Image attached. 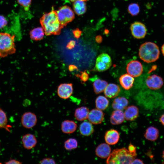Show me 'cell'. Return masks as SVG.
Returning <instances> with one entry per match:
<instances>
[{
	"mask_svg": "<svg viewBox=\"0 0 164 164\" xmlns=\"http://www.w3.org/2000/svg\"><path fill=\"white\" fill-rule=\"evenodd\" d=\"M128 11L132 16H136L139 12L140 8L137 3H132L129 4L128 7Z\"/></svg>",
	"mask_w": 164,
	"mask_h": 164,
	"instance_id": "obj_31",
	"label": "cell"
},
{
	"mask_svg": "<svg viewBox=\"0 0 164 164\" xmlns=\"http://www.w3.org/2000/svg\"><path fill=\"white\" fill-rule=\"evenodd\" d=\"M131 164H144V163L141 159H135Z\"/></svg>",
	"mask_w": 164,
	"mask_h": 164,
	"instance_id": "obj_40",
	"label": "cell"
},
{
	"mask_svg": "<svg viewBox=\"0 0 164 164\" xmlns=\"http://www.w3.org/2000/svg\"><path fill=\"white\" fill-rule=\"evenodd\" d=\"M78 145V142L74 138H69L64 142V147L67 151H71L75 149L77 147Z\"/></svg>",
	"mask_w": 164,
	"mask_h": 164,
	"instance_id": "obj_30",
	"label": "cell"
},
{
	"mask_svg": "<svg viewBox=\"0 0 164 164\" xmlns=\"http://www.w3.org/2000/svg\"><path fill=\"white\" fill-rule=\"evenodd\" d=\"M120 135L118 132L114 129H111L107 131L104 135L106 143L109 145H114L119 140Z\"/></svg>",
	"mask_w": 164,
	"mask_h": 164,
	"instance_id": "obj_14",
	"label": "cell"
},
{
	"mask_svg": "<svg viewBox=\"0 0 164 164\" xmlns=\"http://www.w3.org/2000/svg\"><path fill=\"white\" fill-rule=\"evenodd\" d=\"M96 41L98 43L101 42L102 41V39L101 37H97L96 38Z\"/></svg>",
	"mask_w": 164,
	"mask_h": 164,
	"instance_id": "obj_43",
	"label": "cell"
},
{
	"mask_svg": "<svg viewBox=\"0 0 164 164\" xmlns=\"http://www.w3.org/2000/svg\"><path fill=\"white\" fill-rule=\"evenodd\" d=\"M128 103V101L125 98L119 97L114 99L112 104V107L115 110L122 111L126 108Z\"/></svg>",
	"mask_w": 164,
	"mask_h": 164,
	"instance_id": "obj_24",
	"label": "cell"
},
{
	"mask_svg": "<svg viewBox=\"0 0 164 164\" xmlns=\"http://www.w3.org/2000/svg\"><path fill=\"white\" fill-rule=\"evenodd\" d=\"M134 79L133 77L128 74L121 75L119 78L120 84L124 89L128 90L133 86Z\"/></svg>",
	"mask_w": 164,
	"mask_h": 164,
	"instance_id": "obj_19",
	"label": "cell"
},
{
	"mask_svg": "<svg viewBox=\"0 0 164 164\" xmlns=\"http://www.w3.org/2000/svg\"><path fill=\"white\" fill-rule=\"evenodd\" d=\"M161 51L162 54L164 56V44L162 45V46Z\"/></svg>",
	"mask_w": 164,
	"mask_h": 164,
	"instance_id": "obj_44",
	"label": "cell"
},
{
	"mask_svg": "<svg viewBox=\"0 0 164 164\" xmlns=\"http://www.w3.org/2000/svg\"><path fill=\"white\" fill-rule=\"evenodd\" d=\"M126 70L128 73L134 77L140 76L143 71V67L141 63L136 60H133L128 64Z\"/></svg>",
	"mask_w": 164,
	"mask_h": 164,
	"instance_id": "obj_8",
	"label": "cell"
},
{
	"mask_svg": "<svg viewBox=\"0 0 164 164\" xmlns=\"http://www.w3.org/2000/svg\"><path fill=\"white\" fill-rule=\"evenodd\" d=\"M7 23L8 21L3 16L0 15V29L4 27Z\"/></svg>",
	"mask_w": 164,
	"mask_h": 164,
	"instance_id": "obj_35",
	"label": "cell"
},
{
	"mask_svg": "<svg viewBox=\"0 0 164 164\" xmlns=\"http://www.w3.org/2000/svg\"><path fill=\"white\" fill-rule=\"evenodd\" d=\"M111 64V59L110 56L106 53H102L96 59L95 69L99 72L104 71L108 69Z\"/></svg>",
	"mask_w": 164,
	"mask_h": 164,
	"instance_id": "obj_6",
	"label": "cell"
},
{
	"mask_svg": "<svg viewBox=\"0 0 164 164\" xmlns=\"http://www.w3.org/2000/svg\"><path fill=\"white\" fill-rule=\"evenodd\" d=\"M44 32L42 27H37L32 29L29 32L31 39L34 41L42 40L43 38Z\"/></svg>",
	"mask_w": 164,
	"mask_h": 164,
	"instance_id": "obj_26",
	"label": "cell"
},
{
	"mask_svg": "<svg viewBox=\"0 0 164 164\" xmlns=\"http://www.w3.org/2000/svg\"><path fill=\"white\" fill-rule=\"evenodd\" d=\"M70 0V1H72V2H74L75 1H76V0ZM82 0V1H88L89 0Z\"/></svg>",
	"mask_w": 164,
	"mask_h": 164,
	"instance_id": "obj_45",
	"label": "cell"
},
{
	"mask_svg": "<svg viewBox=\"0 0 164 164\" xmlns=\"http://www.w3.org/2000/svg\"><path fill=\"white\" fill-rule=\"evenodd\" d=\"M18 2L22 6L25 11L29 10L32 0H17Z\"/></svg>",
	"mask_w": 164,
	"mask_h": 164,
	"instance_id": "obj_32",
	"label": "cell"
},
{
	"mask_svg": "<svg viewBox=\"0 0 164 164\" xmlns=\"http://www.w3.org/2000/svg\"><path fill=\"white\" fill-rule=\"evenodd\" d=\"M124 112L121 110H115L112 112L110 117V122L113 125L122 123L125 120Z\"/></svg>",
	"mask_w": 164,
	"mask_h": 164,
	"instance_id": "obj_22",
	"label": "cell"
},
{
	"mask_svg": "<svg viewBox=\"0 0 164 164\" xmlns=\"http://www.w3.org/2000/svg\"><path fill=\"white\" fill-rule=\"evenodd\" d=\"M39 164H55V161L53 159L50 158H45L41 160Z\"/></svg>",
	"mask_w": 164,
	"mask_h": 164,
	"instance_id": "obj_34",
	"label": "cell"
},
{
	"mask_svg": "<svg viewBox=\"0 0 164 164\" xmlns=\"http://www.w3.org/2000/svg\"><path fill=\"white\" fill-rule=\"evenodd\" d=\"M77 127V124L74 121L69 120L63 121L61 125V128L62 132L67 134L74 132L76 131Z\"/></svg>",
	"mask_w": 164,
	"mask_h": 164,
	"instance_id": "obj_16",
	"label": "cell"
},
{
	"mask_svg": "<svg viewBox=\"0 0 164 164\" xmlns=\"http://www.w3.org/2000/svg\"><path fill=\"white\" fill-rule=\"evenodd\" d=\"M68 69L70 71L72 72L75 70H77V68L75 65L71 64L69 66Z\"/></svg>",
	"mask_w": 164,
	"mask_h": 164,
	"instance_id": "obj_41",
	"label": "cell"
},
{
	"mask_svg": "<svg viewBox=\"0 0 164 164\" xmlns=\"http://www.w3.org/2000/svg\"><path fill=\"white\" fill-rule=\"evenodd\" d=\"M139 111L138 108L135 105H131L126 107L124 114L125 119L127 121H132L138 116Z\"/></svg>",
	"mask_w": 164,
	"mask_h": 164,
	"instance_id": "obj_18",
	"label": "cell"
},
{
	"mask_svg": "<svg viewBox=\"0 0 164 164\" xmlns=\"http://www.w3.org/2000/svg\"><path fill=\"white\" fill-rule=\"evenodd\" d=\"M75 45V42L74 41H71L68 43L66 47L68 49H71L73 48Z\"/></svg>",
	"mask_w": 164,
	"mask_h": 164,
	"instance_id": "obj_38",
	"label": "cell"
},
{
	"mask_svg": "<svg viewBox=\"0 0 164 164\" xmlns=\"http://www.w3.org/2000/svg\"><path fill=\"white\" fill-rule=\"evenodd\" d=\"M120 92L119 86L115 84L111 83L108 84L104 90L106 97L110 98L116 97Z\"/></svg>",
	"mask_w": 164,
	"mask_h": 164,
	"instance_id": "obj_17",
	"label": "cell"
},
{
	"mask_svg": "<svg viewBox=\"0 0 164 164\" xmlns=\"http://www.w3.org/2000/svg\"><path fill=\"white\" fill-rule=\"evenodd\" d=\"M89 112V110L87 107L81 106L76 109L74 116L77 121H84L87 119Z\"/></svg>",
	"mask_w": 164,
	"mask_h": 164,
	"instance_id": "obj_21",
	"label": "cell"
},
{
	"mask_svg": "<svg viewBox=\"0 0 164 164\" xmlns=\"http://www.w3.org/2000/svg\"><path fill=\"white\" fill-rule=\"evenodd\" d=\"M56 12L59 20L63 27L67 26L74 19L73 11L67 5L61 7Z\"/></svg>",
	"mask_w": 164,
	"mask_h": 164,
	"instance_id": "obj_5",
	"label": "cell"
},
{
	"mask_svg": "<svg viewBox=\"0 0 164 164\" xmlns=\"http://www.w3.org/2000/svg\"><path fill=\"white\" fill-rule=\"evenodd\" d=\"M73 33L74 37L78 39L81 36L82 31L78 28H76L73 31Z\"/></svg>",
	"mask_w": 164,
	"mask_h": 164,
	"instance_id": "obj_36",
	"label": "cell"
},
{
	"mask_svg": "<svg viewBox=\"0 0 164 164\" xmlns=\"http://www.w3.org/2000/svg\"><path fill=\"white\" fill-rule=\"evenodd\" d=\"M5 163L6 164H21L22 163V162L15 159H12L10 160Z\"/></svg>",
	"mask_w": 164,
	"mask_h": 164,
	"instance_id": "obj_37",
	"label": "cell"
},
{
	"mask_svg": "<svg viewBox=\"0 0 164 164\" xmlns=\"http://www.w3.org/2000/svg\"><path fill=\"white\" fill-rule=\"evenodd\" d=\"M146 84L150 89L156 90L159 89L163 86L162 78L156 74H153L149 76L146 80Z\"/></svg>",
	"mask_w": 164,
	"mask_h": 164,
	"instance_id": "obj_10",
	"label": "cell"
},
{
	"mask_svg": "<svg viewBox=\"0 0 164 164\" xmlns=\"http://www.w3.org/2000/svg\"><path fill=\"white\" fill-rule=\"evenodd\" d=\"M111 149L109 145L103 143L99 144L95 150L96 155L102 159L107 158L111 153Z\"/></svg>",
	"mask_w": 164,
	"mask_h": 164,
	"instance_id": "obj_15",
	"label": "cell"
},
{
	"mask_svg": "<svg viewBox=\"0 0 164 164\" xmlns=\"http://www.w3.org/2000/svg\"><path fill=\"white\" fill-rule=\"evenodd\" d=\"M108 84V82L104 80L100 79H96L93 84L94 93L96 94L101 93L104 91Z\"/></svg>",
	"mask_w": 164,
	"mask_h": 164,
	"instance_id": "obj_27",
	"label": "cell"
},
{
	"mask_svg": "<svg viewBox=\"0 0 164 164\" xmlns=\"http://www.w3.org/2000/svg\"><path fill=\"white\" fill-rule=\"evenodd\" d=\"M104 116V114L101 110L94 108L89 111L87 118L92 124L97 125L102 122Z\"/></svg>",
	"mask_w": 164,
	"mask_h": 164,
	"instance_id": "obj_12",
	"label": "cell"
},
{
	"mask_svg": "<svg viewBox=\"0 0 164 164\" xmlns=\"http://www.w3.org/2000/svg\"><path fill=\"white\" fill-rule=\"evenodd\" d=\"M162 157L163 158V159L164 160V150L162 152Z\"/></svg>",
	"mask_w": 164,
	"mask_h": 164,
	"instance_id": "obj_46",
	"label": "cell"
},
{
	"mask_svg": "<svg viewBox=\"0 0 164 164\" xmlns=\"http://www.w3.org/2000/svg\"><path fill=\"white\" fill-rule=\"evenodd\" d=\"M136 152H132L125 148L113 150L107 158V164H131L136 156Z\"/></svg>",
	"mask_w": 164,
	"mask_h": 164,
	"instance_id": "obj_2",
	"label": "cell"
},
{
	"mask_svg": "<svg viewBox=\"0 0 164 164\" xmlns=\"http://www.w3.org/2000/svg\"><path fill=\"white\" fill-rule=\"evenodd\" d=\"M159 132L158 129L153 126L149 127L146 130L144 134L145 138L151 141L157 140L159 136Z\"/></svg>",
	"mask_w": 164,
	"mask_h": 164,
	"instance_id": "obj_25",
	"label": "cell"
},
{
	"mask_svg": "<svg viewBox=\"0 0 164 164\" xmlns=\"http://www.w3.org/2000/svg\"><path fill=\"white\" fill-rule=\"evenodd\" d=\"M79 130L82 135L88 136L91 135L94 132V129L92 124L90 121H84L80 125Z\"/></svg>",
	"mask_w": 164,
	"mask_h": 164,
	"instance_id": "obj_20",
	"label": "cell"
},
{
	"mask_svg": "<svg viewBox=\"0 0 164 164\" xmlns=\"http://www.w3.org/2000/svg\"><path fill=\"white\" fill-rule=\"evenodd\" d=\"M160 121L162 124L164 126V114L161 116Z\"/></svg>",
	"mask_w": 164,
	"mask_h": 164,
	"instance_id": "obj_42",
	"label": "cell"
},
{
	"mask_svg": "<svg viewBox=\"0 0 164 164\" xmlns=\"http://www.w3.org/2000/svg\"><path fill=\"white\" fill-rule=\"evenodd\" d=\"M128 150L132 152H136V147L132 143H130L128 146Z\"/></svg>",
	"mask_w": 164,
	"mask_h": 164,
	"instance_id": "obj_39",
	"label": "cell"
},
{
	"mask_svg": "<svg viewBox=\"0 0 164 164\" xmlns=\"http://www.w3.org/2000/svg\"><path fill=\"white\" fill-rule=\"evenodd\" d=\"M109 104L108 99L103 96H99L95 100V105L97 108L101 110H104L107 108Z\"/></svg>",
	"mask_w": 164,
	"mask_h": 164,
	"instance_id": "obj_28",
	"label": "cell"
},
{
	"mask_svg": "<svg viewBox=\"0 0 164 164\" xmlns=\"http://www.w3.org/2000/svg\"><path fill=\"white\" fill-rule=\"evenodd\" d=\"M73 84L71 83H65L60 84L58 87L57 93L61 98L67 99L73 93Z\"/></svg>",
	"mask_w": 164,
	"mask_h": 164,
	"instance_id": "obj_11",
	"label": "cell"
},
{
	"mask_svg": "<svg viewBox=\"0 0 164 164\" xmlns=\"http://www.w3.org/2000/svg\"><path fill=\"white\" fill-rule=\"evenodd\" d=\"M130 30L133 36L137 39L144 38L147 33L145 26L139 22H136L132 23L130 26Z\"/></svg>",
	"mask_w": 164,
	"mask_h": 164,
	"instance_id": "obj_7",
	"label": "cell"
},
{
	"mask_svg": "<svg viewBox=\"0 0 164 164\" xmlns=\"http://www.w3.org/2000/svg\"><path fill=\"white\" fill-rule=\"evenodd\" d=\"M39 21L46 36L59 35L63 27L59 20L56 11L53 8L50 12L44 13Z\"/></svg>",
	"mask_w": 164,
	"mask_h": 164,
	"instance_id": "obj_1",
	"label": "cell"
},
{
	"mask_svg": "<svg viewBox=\"0 0 164 164\" xmlns=\"http://www.w3.org/2000/svg\"><path fill=\"white\" fill-rule=\"evenodd\" d=\"M37 118L36 115L31 112H27L22 115L21 118L22 125L25 128L30 129L36 125Z\"/></svg>",
	"mask_w": 164,
	"mask_h": 164,
	"instance_id": "obj_9",
	"label": "cell"
},
{
	"mask_svg": "<svg viewBox=\"0 0 164 164\" xmlns=\"http://www.w3.org/2000/svg\"><path fill=\"white\" fill-rule=\"evenodd\" d=\"M15 37L7 33L0 32V57H5L15 53Z\"/></svg>",
	"mask_w": 164,
	"mask_h": 164,
	"instance_id": "obj_4",
	"label": "cell"
},
{
	"mask_svg": "<svg viewBox=\"0 0 164 164\" xmlns=\"http://www.w3.org/2000/svg\"><path fill=\"white\" fill-rule=\"evenodd\" d=\"M139 56L144 62L150 63L156 61L160 55L159 48L155 43L146 42L142 44L139 50Z\"/></svg>",
	"mask_w": 164,
	"mask_h": 164,
	"instance_id": "obj_3",
	"label": "cell"
},
{
	"mask_svg": "<svg viewBox=\"0 0 164 164\" xmlns=\"http://www.w3.org/2000/svg\"><path fill=\"white\" fill-rule=\"evenodd\" d=\"M77 76L80 78L81 81L83 82H86L88 80L89 77L86 71L81 72L80 75L78 74Z\"/></svg>",
	"mask_w": 164,
	"mask_h": 164,
	"instance_id": "obj_33",
	"label": "cell"
},
{
	"mask_svg": "<svg viewBox=\"0 0 164 164\" xmlns=\"http://www.w3.org/2000/svg\"><path fill=\"white\" fill-rule=\"evenodd\" d=\"M73 7L75 13L78 15L84 14L87 11V6L84 1L77 0L73 2Z\"/></svg>",
	"mask_w": 164,
	"mask_h": 164,
	"instance_id": "obj_23",
	"label": "cell"
},
{
	"mask_svg": "<svg viewBox=\"0 0 164 164\" xmlns=\"http://www.w3.org/2000/svg\"><path fill=\"white\" fill-rule=\"evenodd\" d=\"M10 126L8 124L7 117L4 111L0 108V128H4L10 132Z\"/></svg>",
	"mask_w": 164,
	"mask_h": 164,
	"instance_id": "obj_29",
	"label": "cell"
},
{
	"mask_svg": "<svg viewBox=\"0 0 164 164\" xmlns=\"http://www.w3.org/2000/svg\"><path fill=\"white\" fill-rule=\"evenodd\" d=\"M23 145L26 149L29 150L34 147L37 143L35 136L33 134L28 133L24 135L22 139Z\"/></svg>",
	"mask_w": 164,
	"mask_h": 164,
	"instance_id": "obj_13",
	"label": "cell"
}]
</instances>
